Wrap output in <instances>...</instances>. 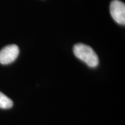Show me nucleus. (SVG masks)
<instances>
[{
	"label": "nucleus",
	"instance_id": "obj_3",
	"mask_svg": "<svg viewBox=\"0 0 125 125\" xmlns=\"http://www.w3.org/2000/svg\"><path fill=\"white\" fill-rule=\"evenodd\" d=\"M20 52L19 47L16 45H10L0 51V63L8 65L15 61Z\"/></svg>",
	"mask_w": 125,
	"mask_h": 125
},
{
	"label": "nucleus",
	"instance_id": "obj_4",
	"mask_svg": "<svg viewBox=\"0 0 125 125\" xmlns=\"http://www.w3.org/2000/svg\"><path fill=\"white\" fill-rule=\"evenodd\" d=\"M13 102L4 94L0 92V108L9 109L13 106Z\"/></svg>",
	"mask_w": 125,
	"mask_h": 125
},
{
	"label": "nucleus",
	"instance_id": "obj_1",
	"mask_svg": "<svg viewBox=\"0 0 125 125\" xmlns=\"http://www.w3.org/2000/svg\"><path fill=\"white\" fill-rule=\"evenodd\" d=\"M74 54L78 58L90 67H95L99 65V58L93 48L90 46L79 43L74 46Z\"/></svg>",
	"mask_w": 125,
	"mask_h": 125
},
{
	"label": "nucleus",
	"instance_id": "obj_2",
	"mask_svg": "<svg viewBox=\"0 0 125 125\" xmlns=\"http://www.w3.org/2000/svg\"><path fill=\"white\" fill-rule=\"evenodd\" d=\"M110 13L113 19L121 25L125 24V5L119 0H113L110 5Z\"/></svg>",
	"mask_w": 125,
	"mask_h": 125
}]
</instances>
